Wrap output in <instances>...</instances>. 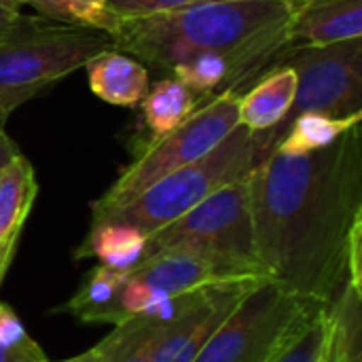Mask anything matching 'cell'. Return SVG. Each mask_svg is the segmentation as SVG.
Masks as SVG:
<instances>
[{
  "mask_svg": "<svg viewBox=\"0 0 362 362\" xmlns=\"http://www.w3.org/2000/svg\"><path fill=\"white\" fill-rule=\"evenodd\" d=\"M250 204L267 278L322 303L362 286L361 123L318 151L267 153L250 172Z\"/></svg>",
  "mask_w": 362,
  "mask_h": 362,
  "instance_id": "1",
  "label": "cell"
},
{
  "mask_svg": "<svg viewBox=\"0 0 362 362\" xmlns=\"http://www.w3.org/2000/svg\"><path fill=\"white\" fill-rule=\"evenodd\" d=\"M293 2L199 0L140 19H123L110 34L115 51L170 74L197 55L235 64L244 89L280 64L288 51Z\"/></svg>",
  "mask_w": 362,
  "mask_h": 362,
  "instance_id": "2",
  "label": "cell"
},
{
  "mask_svg": "<svg viewBox=\"0 0 362 362\" xmlns=\"http://www.w3.org/2000/svg\"><path fill=\"white\" fill-rule=\"evenodd\" d=\"M261 159L263 153L259 144V134L240 123L210 153L159 178L127 206L115 210L102 221L123 223L136 227L144 235H151L187 214L214 191L248 178Z\"/></svg>",
  "mask_w": 362,
  "mask_h": 362,
  "instance_id": "3",
  "label": "cell"
},
{
  "mask_svg": "<svg viewBox=\"0 0 362 362\" xmlns=\"http://www.w3.org/2000/svg\"><path fill=\"white\" fill-rule=\"evenodd\" d=\"M238 100L240 93L235 91L206 98L174 132L142 144L134 155V161L125 165L104 195L91 204V223L127 206L159 178L210 153L240 125Z\"/></svg>",
  "mask_w": 362,
  "mask_h": 362,
  "instance_id": "4",
  "label": "cell"
},
{
  "mask_svg": "<svg viewBox=\"0 0 362 362\" xmlns=\"http://www.w3.org/2000/svg\"><path fill=\"white\" fill-rule=\"evenodd\" d=\"M168 248L195 250L242 276L267 278L255 242L250 176L214 191L187 214L151 233L144 259Z\"/></svg>",
  "mask_w": 362,
  "mask_h": 362,
  "instance_id": "5",
  "label": "cell"
},
{
  "mask_svg": "<svg viewBox=\"0 0 362 362\" xmlns=\"http://www.w3.org/2000/svg\"><path fill=\"white\" fill-rule=\"evenodd\" d=\"M110 49L112 36L104 30L21 15L0 36V91H25L34 98Z\"/></svg>",
  "mask_w": 362,
  "mask_h": 362,
  "instance_id": "6",
  "label": "cell"
},
{
  "mask_svg": "<svg viewBox=\"0 0 362 362\" xmlns=\"http://www.w3.org/2000/svg\"><path fill=\"white\" fill-rule=\"evenodd\" d=\"M278 66H291L297 74L293 108L278 127L305 112L362 115V36L325 47L288 49Z\"/></svg>",
  "mask_w": 362,
  "mask_h": 362,
  "instance_id": "7",
  "label": "cell"
},
{
  "mask_svg": "<svg viewBox=\"0 0 362 362\" xmlns=\"http://www.w3.org/2000/svg\"><path fill=\"white\" fill-rule=\"evenodd\" d=\"M308 303L272 278L259 280L195 362H263Z\"/></svg>",
  "mask_w": 362,
  "mask_h": 362,
  "instance_id": "8",
  "label": "cell"
},
{
  "mask_svg": "<svg viewBox=\"0 0 362 362\" xmlns=\"http://www.w3.org/2000/svg\"><path fill=\"white\" fill-rule=\"evenodd\" d=\"M263 278H240L176 297L174 316L161 327L153 362H195L212 335Z\"/></svg>",
  "mask_w": 362,
  "mask_h": 362,
  "instance_id": "9",
  "label": "cell"
},
{
  "mask_svg": "<svg viewBox=\"0 0 362 362\" xmlns=\"http://www.w3.org/2000/svg\"><path fill=\"white\" fill-rule=\"evenodd\" d=\"M127 276L168 297H178L216 282L248 278L210 257L187 248L159 250L127 272Z\"/></svg>",
  "mask_w": 362,
  "mask_h": 362,
  "instance_id": "10",
  "label": "cell"
},
{
  "mask_svg": "<svg viewBox=\"0 0 362 362\" xmlns=\"http://www.w3.org/2000/svg\"><path fill=\"white\" fill-rule=\"evenodd\" d=\"M362 36V0H295L288 49L325 47Z\"/></svg>",
  "mask_w": 362,
  "mask_h": 362,
  "instance_id": "11",
  "label": "cell"
},
{
  "mask_svg": "<svg viewBox=\"0 0 362 362\" xmlns=\"http://www.w3.org/2000/svg\"><path fill=\"white\" fill-rule=\"evenodd\" d=\"M297 74L291 66H276L259 76L238 100L240 123L255 134L278 127L293 108Z\"/></svg>",
  "mask_w": 362,
  "mask_h": 362,
  "instance_id": "12",
  "label": "cell"
},
{
  "mask_svg": "<svg viewBox=\"0 0 362 362\" xmlns=\"http://www.w3.org/2000/svg\"><path fill=\"white\" fill-rule=\"evenodd\" d=\"M85 68L91 91L112 106L136 108L148 91L146 66L121 51H104L89 59Z\"/></svg>",
  "mask_w": 362,
  "mask_h": 362,
  "instance_id": "13",
  "label": "cell"
},
{
  "mask_svg": "<svg viewBox=\"0 0 362 362\" xmlns=\"http://www.w3.org/2000/svg\"><path fill=\"white\" fill-rule=\"evenodd\" d=\"M125 274L110 269L106 265H95L78 291L55 312L70 314L72 318L89 325H119L125 320L121 308V291H123Z\"/></svg>",
  "mask_w": 362,
  "mask_h": 362,
  "instance_id": "14",
  "label": "cell"
},
{
  "mask_svg": "<svg viewBox=\"0 0 362 362\" xmlns=\"http://www.w3.org/2000/svg\"><path fill=\"white\" fill-rule=\"evenodd\" d=\"M318 362H362V286L348 284L327 305V333Z\"/></svg>",
  "mask_w": 362,
  "mask_h": 362,
  "instance_id": "15",
  "label": "cell"
},
{
  "mask_svg": "<svg viewBox=\"0 0 362 362\" xmlns=\"http://www.w3.org/2000/svg\"><path fill=\"white\" fill-rule=\"evenodd\" d=\"M146 238L136 227L123 223H91L87 238L74 250V259H95L98 265L127 274L144 261Z\"/></svg>",
  "mask_w": 362,
  "mask_h": 362,
  "instance_id": "16",
  "label": "cell"
},
{
  "mask_svg": "<svg viewBox=\"0 0 362 362\" xmlns=\"http://www.w3.org/2000/svg\"><path fill=\"white\" fill-rule=\"evenodd\" d=\"M202 100L206 98H197L182 81L174 76L159 78L140 102L144 127L148 132V138L142 140V144L155 142L174 132L180 123L187 121V117L199 106Z\"/></svg>",
  "mask_w": 362,
  "mask_h": 362,
  "instance_id": "17",
  "label": "cell"
},
{
  "mask_svg": "<svg viewBox=\"0 0 362 362\" xmlns=\"http://www.w3.org/2000/svg\"><path fill=\"white\" fill-rule=\"evenodd\" d=\"M38 195L34 168L19 153L0 176V244L19 242L25 218Z\"/></svg>",
  "mask_w": 362,
  "mask_h": 362,
  "instance_id": "18",
  "label": "cell"
},
{
  "mask_svg": "<svg viewBox=\"0 0 362 362\" xmlns=\"http://www.w3.org/2000/svg\"><path fill=\"white\" fill-rule=\"evenodd\" d=\"M327 305L310 301L263 362H318L327 333Z\"/></svg>",
  "mask_w": 362,
  "mask_h": 362,
  "instance_id": "19",
  "label": "cell"
},
{
  "mask_svg": "<svg viewBox=\"0 0 362 362\" xmlns=\"http://www.w3.org/2000/svg\"><path fill=\"white\" fill-rule=\"evenodd\" d=\"M161 327L163 322L144 316L115 325V331L98 344L102 362H153Z\"/></svg>",
  "mask_w": 362,
  "mask_h": 362,
  "instance_id": "20",
  "label": "cell"
},
{
  "mask_svg": "<svg viewBox=\"0 0 362 362\" xmlns=\"http://www.w3.org/2000/svg\"><path fill=\"white\" fill-rule=\"evenodd\" d=\"M28 4L34 6L40 17L59 23L95 28L108 34L121 25V19L108 8V0H28Z\"/></svg>",
  "mask_w": 362,
  "mask_h": 362,
  "instance_id": "21",
  "label": "cell"
},
{
  "mask_svg": "<svg viewBox=\"0 0 362 362\" xmlns=\"http://www.w3.org/2000/svg\"><path fill=\"white\" fill-rule=\"evenodd\" d=\"M193 2L199 0H108V8L123 21V19H140L157 13L176 11Z\"/></svg>",
  "mask_w": 362,
  "mask_h": 362,
  "instance_id": "22",
  "label": "cell"
},
{
  "mask_svg": "<svg viewBox=\"0 0 362 362\" xmlns=\"http://www.w3.org/2000/svg\"><path fill=\"white\" fill-rule=\"evenodd\" d=\"M28 335L25 327L21 325V320L17 318V314L6 305L0 303V348H8L15 346L19 341H23Z\"/></svg>",
  "mask_w": 362,
  "mask_h": 362,
  "instance_id": "23",
  "label": "cell"
},
{
  "mask_svg": "<svg viewBox=\"0 0 362 362\" xmlns=\"http://www.w3.org/2000/svg\"><path fill=\"white\" fill-rule=\"evenodd\" d=\"M47 361L42 348L32 339L25 337L23 341L8 346V348H0V362H42Z\"/></svg>",
  "mask_w": 362,
  "mask_h": 362,
  "instance_id": "24",
  "label": "cell"
},
{
  "mask_svg": "<svg viewBox=\"0 0 362 362\" xmlns=\"http://www.w3.org/2000/svg\"><path fill=\"white\" fill-rule=\"evenodd\" d=\"M30 98H32V95L25 93V91H0V129L6 125V119L11 117V112H13L19 104L28 102Z\"/></svg>",
  "mask_w": 362,
  "mask_h": 362,
  "instance_id": "25",
  "label": "cell"
},
{
  "mask_svg": "<svg viewBox=\"0 0 362 362\" xmlns=\"http://www.w3.org/2000/svg\"><path fill=\"white\" fill-rule=\"evenodd\" d=\"M19 146L15 144V140L4 132V127L0 129V176L4 174V170L11 165V161L19 155Z\"/></svg>",
  "mask_w": 362,
  "mask_h": 362,
  "instance_id": "26",
  "label": "cell"
},
{
  "mask_svg": "<svg viewBox=\"0 0 362 362\" xmlns=\"http://www.w3.org/2000/svg\"><path fill=\"white\" fill-rule=\"evenodd\" d=\"M21 17V11L11 0H0V36L6 34Z\"/></svg>",
  "mask_w": 362,
  "mask_h": 362,
  "instance_id": "27",
  "label": "cell"
},
{
  "mask_svg": "<svg viewBox=\"0 0 362 362\" xmlns=\"http://www.w3.org/2000/svg\"><path fill=\"white\" fill-rule=\"evenodd\" d=\"M15 250H17V242H8V244H0V284L11 267V261L15 257Z\"/></svg>",
  "mask_w": 362,
  "mask_h": 362,
  "instance_id": "28",
  "label": "cell"
},
{
  "mask_svg": "<svg viewBox=\"0 0 362 362\" xmlns=\"http://www.w3.org/2000/svg\"><path fill=\"white\" fill-rule=\"evenodd\" d=\"M42 362H49V361H42ZM59 362H102V354H100V348H98V346H93L91 350H87V352H83V354H78V356H72V358H66V361H59Z\"/></svg>",
  "mask_w": 362,
  "mask_h": 362,
  "instance_id": "29",
  "label": "cell"
},
{
  "mask_svg": "<svg viewBox=\"0 0 362 362\" xmlns=\"http://www.w3.org/2000/svg\"><path fill=\"white\" fill-rule=\"evenodd\" d=\"M13 4H17V6H21V4H28V0H11Z\"/></svg>",
  "mask_w": 362,
  "mask_h": 362,
  "instance_id": "30",
  "label": "cell"
},
{
  "mask_svg": "<svg viewBox=\"0 0 362 362\" xmlns=\"http://www.w3.org/2000/svg\"><path fill=\"white\" fill-rule=\"evenodd\" d=\"M282 2H295V0H282Z\"/></svg>",
  "mask_w": 362,
  "mask_h": 362,
  "instance_id": "31",
  "label": "cell"
}]
</instances>
